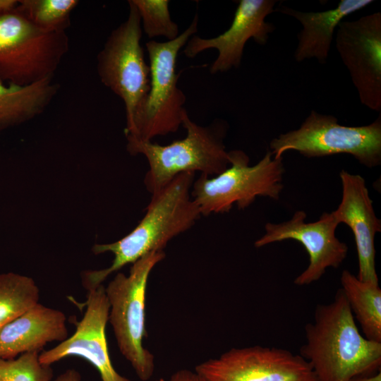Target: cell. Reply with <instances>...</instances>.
I'll return each instance as SVG.
<instances>
[{"instance_id":"27","label":"cell","mask_w":381,"mask_h":381,"mask_svg":"<svg viewBox=\"0 0 381 381\" xmlns=\"http://www.w3.org/2000/svg\"><path fill=\"white\" fill-rule=\"evenodd\" d=\"M349 381H381L380 370L373 374L359 375L351 378Z\"/></svg>"},{"instance_id":"11","label":"cell","mask_w":381,"mask_h":381,"mask_svg":"<svg viewBox=\"0 0 381 381\" xmlns=\"http://www.w3.org/2000/svg\"><path fill=\"white\" fill-rule=\"evenodd\" d=\"M335 45L361 104L380 112L381 13L342 20L336 29Z\"/></svg>"},{"instance_id":"24","label":"cell","mask_w":381,"mask_h":381,"mask_svg":"<svg viewBox=\"0 0 381 381\" xmlns=\"http://www.w3.org/2000/svg\"><path fill=\"white\" fill-rule=\"evenodd\" d=\"M170 381H205L196 372L188 370H180L174 373Z\"/></svg>"},{"instance_id":"10","label":"cell","mask_w":381,"mask_h":381,"mask_svg":"<svg viewBox=\"0 0 381 381\" xmlns=\"http://www.w3.org/2000/svg\"><path fill=\"white\" fill-rule=\"evenodd\" d=\"M205 381H317L300 355L275 347L233 348L195 368Z\"/></svg>"},{"instance_id":"14","label":"cell","mask_w":381,"mask_h":381,"mask_svg":"<svg viewBox=\"0 0 381 381\" xmlns=\"http://www.w3.org/2000/svg\"><path fill=\"white\" fill-rule=\"evenodd\" d=\"M83 318L76 323L74 333L58 345L39 355L47 365L69 356L85 359L98 370L102 381H131L114 368L109 356L106 326L109 320V303L105 287L101 284L87 291Z\"/></svg>"},{"instance_id":"2","label":"cell","mask_w":381,"mask_h":381,"mask_svg":"<svg viewBox=\"0 0 381 381\" xmlns=\"http://www.w3.org/2000/svg\"><path fill=\"white\" fill-rule=\"evenodd\" d=\"M194 177L193 172L175 176L152 194L145 214L128 234L111 243L93 246L94 254L111 252L114 258L109 267L83 272L82 284L87 291L102 284L109 275L126 265L133 264L151 252L163 250L169 241L193 226L201 216L190 198Z\"/></svg>"},{"instance_id":"22","label":"cell","mask_w":381,"mask_h":381,"mask_svg":"<svg viewBox=\"0 0 381 381\" xmlns=\"http://www.w3.org/2000/svg\"><path fill=\"white\" fill-rule=\"evenodd\" d=\"M132 1L138 11L142 30L148 38L164 37L171 41L180 35L178 25L171 18L169 0Z\"/></svg>"},{"instance_id":"13","label":"cell","mask_w":381,"mask_h":381,"mask_svg":"<svg viewBox=\"0 0 381 381\" xmlns=\"http://www.w3.org/2000/svg\"><path fill=\"white\" fill-rule=\"evenodd\" d=\"M277 2L276 0L238 1L229 29L211 38L192 36L183 48V53L188 58H194L205 50L216 49L218 55L210 68L212 74L238 68L247 42L253 39L264 45L274 30L275 26L265 19L274 11Z\"/></svg>"},{"instance_id":"19","label":"cell","mask_w":381,"mask_h":381,"mask_svg":"<svg viewBox=\"0 0 381 381\" xmlns=\"http://www.w3.org/2000/svg\"><path fill=\"white\" fill-rule=\"evenodd\" d=\"M340 288L363 332L369 340L381 343V289L379 284L363 282L343 270Z\"/></svg>"},{"instance_id":"12","label":"cell","mask_w":381,"mask_h":381,"mask_svg":"<svg viewBox=\"0 0 381 381\" xmlns=\"http://www.w3.org/2000/svg\"><path fill=\"white\" fill-rule=\"evenodd\" d=\"M306 213L298 210L288 221L268 222L265 226V234L254 243L256 248L285 240L301 243L309 255V264L294 279V283L298 286L317 282L329 267H339L348 253L347 245L335 235L339 224L332 212L322 213L315 222H306Z\"/></svg>"},{"instance_id":"26","label":"cell","mask_w":381,"mask_h":381,"mask_svg":"<svg viewBox=\"0 0 381 381\" xmlns=\"http://www.w3.org/2000/svg\"><path fill=\"white\" fill-rule=\"evenodd\" d=\"M18 5L16 0H0V13L11 11Z\"/></svg>"},{"instance_id":"25","label":"cell","mask_w":381,"mask_h":381,"mask_svg":"<svg viewBox=\"0 0 381 381\" xmlns=\"http://www.w3.org/2000/svg\"><path fill=\"white\" fill-rule=\"evenodd\" d=\"M53 381H81V376L78 371L74 369H68Z\"/></svg>"},{"instance_id":"16","label":"cell","mask_w":381,"mask_h":381,"mask_svg":"<svg viewBox=\"0 0 381 381\" xmlns=\"http://www.w3.org/2000/svg\"><path fill=\"white\" fill-rule=\"evenodd\" d=\"M68 335L66 315L38 303L0 329V358L40 352L48 343L61 342Z\"/></svg>"},{"instance_id":"23","label":"cell","mask_w":381,"mask_h":381,"mask_svg":"<svg viewBox=\"0 0 381 381\" xmlns=\"http://www.w3.org/2000/svg\"><path fill=\"white\" fill-rule=\"evenodd\" d=\"M39 352L23 353L16 358H0V381H52L51 365L42 364Z\"/></svg>"},{"instance_id":"6","label":"cell","mask_w":381,"mask_h":381,"mask_svg":"<svg viewBox=\"0 0 381 381\" xmlns=\"http://www.w3.org/2000/svg\"><path fill=\"white\" fill-rule=\"evenodd\" d=\"M68 49L66 32L40 29L18 6L0 13L1 80L27 85L53 78Z\"/></svg>"},{"instance_id":"1","label":"cell","mask_w":381,"mask_h":381,"mask_svg":"<svg viewBox=\"0 0 381 381\" xmlns=\"http://www.w3.org/2000/svg\"><path fill=\"white\" fill-rule=\"evenodd\" d=\"M305 332L300 356L317 381H349L380 368L381 343L361 334L341 289L330 303L316 306L313 322L306 325Z\"/></svg>"},{"instance_id":"18","label":"cell","mask_w":381,"mask_h":381,"mask_svg":"<svg viewBox=\"0 0 381 381\" xmlns=\"http://www.w3.org/2000/svg\"><path fill=\"white\" fill-rule=\"evenodd\" d=\"M59 89L53 78L18 85L0 80V130L28 121L42 114Z\"/></svg>"},{"instance_id":"3","label":"cell","mask_w":381,"mask_h":381,"mask_svg":"<svg viewBox=\"0 0 381 381\" xmlns=\"http://www.w3.org/2000/svg\"><path fill=\"white\" fill-rule=\"evenodd\" d=\"M198 16L174 40H150L146 44L149 57L150 90L126 123L127 140L152 141L159 135L176 132L187 113L186 97L178 86L180 75L176 73L180 50L198 31Z\"/></svg>"},{"instance_id":"20","label":"cell","mask_w":381,"mask_h":381,"mask_svg":"<svg viewBox=\"0 0 381 381\" xmlns=\"http://www.w3.org/2000/svg\"><path fill=\"white\" fill-rule=\"evenodd\" d=\"M32 278L13 272L0 274V329L39 303Z\"/></svg>"},{"instance_id":"15","label":"cell","mask_w":381,"mask_h":381,"mask_svg":"<svg viewBox=\"0 0 381 381\" xmlns=\"http://www.w3.org/2000/svg\"><path fill=\"white\" fill-rule=\"evenodd\" d=\"M339 176L342 197L332 213L339 224L344 223L353 234L358 259L356 277L363 282L379 284L375 270V236L381 231V220L375 215L365 179L346 170H341Z\"/></svg>"},{"instance_id":"21","label":"cell","mask_w":381,"mask_h":381,"mask_svg":"<svg viewBox=\"0 0 381 381\" xmlns=\"http://www.w3.org/2000/svg\"><path fill=\"white\" fill-rule=\"evenodd\" d=\"M77 0H20L19 10L35 26L47 32H66Z\"/></svg>"},{"instance_id":"4","label":"cell","mask_w":381,"mask_h":381,"mask_svg":"<svg viewBox=\"0 0 381 381\" xmlns=\"http://www.w3.org/2000/svg\"><path fill=\"white\" fill-rule=\"evenodd\" d=\"M182 126L186 130V136L167 145L127 140L128 152L132 155H143L148 162L144 182L151 194L181 173L199 171L209 176H217L230 164L229 153L223 142L228 128L226 121L217 119L208 126H202L193 121L186 113Z\"/></svg>"},{"instance_id":"17","label":"cell","mask_w":381,"mask_h":381,"mask_svg":"<svg viewBox=\"0 0 381 381\" xmlns=\"http://www.w3.org/2000/svg\"><path fill=\"white\" fill-rule=\"evenodd\" d=\"M373 2L372 0H341L336 8L319 12H303L285 6L279 8L278 11L296 18L303 27L297 35L296 61L301 62L315 58L320 64H325L338 25L346 17Z\"/></svg>"},{"instance_id":"5","label":"cell","mask_w":381,"mask_h":381,"mask_svg":"<svg viewBox=\"0 0 381 381\" xmlns=\"http://www.w3.org/2000/svg\"><path fill=\"white\" fill-rule=\"evenodd\" d=\"M165 258L163 250L153 251L132 264L128 275L119 272L105 287L110 322L121 354L142 381L155 370L154 356L143 345L145 327L146 289L150 274Z\"/></svg>"},{"instance_id":"9","label":"cell","mask_w":381,"mask_h":381,"mask_svg":"<svg viewBox=\"0 0 381 381\" xmlns=\"http://www.w3.org/2000/svg\"><path fill=\"white\" fill-rule=\"evenodd\" d=\"M128 4L126 20L110 32L97 56L100 81L123 102L126 123L150 90V66L140 44V18L132 0Z\"/></svg>"},{"instance_id":"8","label":"cell","mask_w":381,"mask_h":381,"mask_svg":"<svg viewBox=\"0 0 381 381\" xmlns=\"http://www.w3.org/2000/svg\"><path fill=\"white\" fill-rule=\"evenodd\" d=\"M270 148L275 159L290 150L310 158L344 153L373 168L381 163V116L368 125L346 126L334 116L312 110L298 129L272 139Z\"/></svg>"},{"instance_id":"28","label":"cell","mask_w":381,"mask_h":381,"mask_svg":"<svg viewBox=\"0 0 381 381\" xmlns=\"http://www.w3.org/2000/svg\"><path fill=\"white\" fill-rule=\"evenodd\" d=\"M155 381H164V379H162V378H159V379H158V380H155Z\"/></svg>"},{"instance_id":"7","label":"cell","mask_w":381,"mask_h":381,"mask_svg":"<svg viewBox=\"0 0 381 381\" xmlns=\"http://www.w3.org/2000/svg\"><path fill=\"white\" fill-rule=\"evenodd\" d=\"M229 153L230 164L223 172L212 178L200 174L193 183L190 194L201 215L228 212L234 204L244 209L260 196L279 198L285 171L282 157L274 158L269 150L250 166L243 151Z\"/></svg>"}]
</instances>
